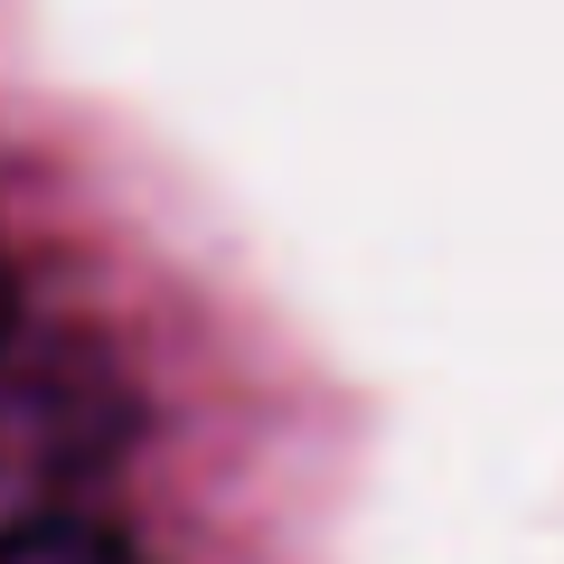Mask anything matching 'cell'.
<instances>
[{
	"label": "cell",
	"instance_id": "6da1fadb",
	"mask_svg": "<svg viewBox=\"0 0 564 564\" xmlns=\"http://www.w3.org/2000/svg\"><path fill=\"white\" fill-rule=\"evenodd\" d=\"M0 564H141V545L104 518H10Z\"/></svg>",
	"mask_w": 564,
	"mask_h": 564
},
{
	"label": "cell",
	"instance_id": "7a4b0ae2",
	"mask_svg": "<svg viewBox=\"0 0 564 564\" xmlns=\"http://www.w3.org/2000/svg\"><path fill=\"white\" fill-rule=\"evenodd\" d=\"M10 321H20V282H10V254H0V348H10Z\"/></svg>",
	"mask_w": 564,
	"mask_h": 564
}]
</instances>
